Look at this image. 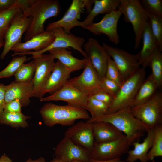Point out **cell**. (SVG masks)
Segmentation results:
<instances>
[{
	"label": "cell",
	"instance_id": "1",
	"mask_svg": "<svg viewBox=\"0 0 162 162\" xmlns=\"http://www.w3.org/2000/svg\"><path fill=\"white\" fill-rule=\"evenodd\" d=\"M89 122L101 121L112 124L124 133L130 145L139 141L149 128L132 114L130 107L125 108L113 113L87 120Z\"/></svg>",
	"mask_w": 162,
	"mask_h": 162
},
{
	"label": "cell",
	"instance_id": "2",
	"mask_svg": "<svg viewBox=\"0 0 162 162\" xmlns=\"http://www.w3.org/2000/svg\"><path fill=\"white\" fill-rule=\"evenodd\" d=\"M40 113L44 123L49 127L56 124L71 126L77 119L88 120L91 117L85 109L68 104L58 105L51 102L45 104Z\"/></svg>",
	"mask_w": 162,
	"mask_h": 162
},
{
	"label": "cell",
	"instance_id": "3",
	"mask_svg": "<svg viewBox=\"0 0 162 162\" xmlns=\"http://www.w3.org/2000/svg\"><path fill=\"white\" fill-rule=\"evenodd\" d=\"M60 11L58 0H33L31 5L22 12L24 16H30L32 18L31 23L25 34V41L44 32L45 21L50 18L57 16Z\"/></svg>",
	"mask_w": 162,
	"mask_h": 162
},
{
	"label": "cell",
	"instance_id": "4",
	"mask_svg": "<svg viewBox=\"0 0 162 162\" xmlns=\"http://www.w3.org/2000/svg\"><path fill=\"white\" fill-rule=\"evenodd\" d=\"M145 68H140L124 81L114 98L106 115L130 107L139 89L145 80Z\"/></svg>",
	"mask_w": 162,
	"mask_h": 162
},
{
	"label": "cell",
	"instance_id": "5",
	"mask_svg": "<svg viewBox=\"0 0 162 162\" xmlns=\"http://www.w3.org/2000/svg\"><path fill=\"white\" fill-rule=\"evenodd\" d=\"M118 10L123 15L124 20L131 23L135 34L134 48L140 46L145 25L149 19V12L139 0H120Z\"/></svg>",
	"mask_w": 162,
	"mask_h": 162
},
{
	"label": "cell",
	"instance_id": "6",
	"mask_svg": "<svg viewBox=\"0 0 162 162\" xmlns=\"http://www.w3.org/2000/svg\"><path fill=\"white\" fill-rule=\"evenodd\" d=\"M130 110L135 117L149 129L162 125V92L157 91L148 101L131 107Z\"/></svg>",
	"mask_w": 162,
	"mask_h": 162
},
{
	"label": "cell",
	"instance_id": "7",
	"mask_svg": "<svg viewBox=\"0 0 162 162\" xmlns=\"http://www.w3.org/2000/svg\"><path fill=\"white\" fill-rule=\"evenodd\" d=\"M102 46L112 58L117 68L122 84L140 68L138 53L130 54L106 43H103Z\"/></svg>",
	"mask_w": 162,
	"mask_h": 162
},
{
	"label": "cell",
	"instance_id": "8",
	"mask_svg": "<svg viewBox=\"0 0 162 162\" xmlns=\"http://www.w3.org/2000/svg\"><path fill=\"white\" fill-rule=\"evenodd\" d=\"M51 31L55 36V39L52 44L45 49L39 51H31L25 53H18V55H31L33 57L44 54L50 50L56 48H69L72 47L80 53L86 58L87 56L82 49L85 40L81 37H78L70 33L66 32L62 28H57Z\"/></svg>",
	"mask_w": 162,
	"mask_h": 162
},
{
	"label": "cell",
	"instance_id": "9",
	"mask_svg": "<svg viewBox=\"0 0 162 162\" xmlns=\"http://www.w3.org/2000/svg\"><path fill=\"white\" fill-rule=\"evenodd\" d=\"M93 4L90 0H73L66 12L60 20L50 23L45 31H50L57 28H62L68 34L73 28L81 26V22L79 21L80 15L83 12L84 8L89 10Z\"/></svg>",
	"mask_w": 162,
	"mask_h": 162
},
{
	"label": "cell",
	"instance_id": "10",
	"mask_svg": "<svg viewBox=\"0 0 162 162\" xmlns=\"http://www.w3.org/2000/svg\"><path fill=\"white\" fill-rule=\"evenodd\" d=\"M130 145L123 134L118 139L102 143H95L91 155L92 158L100 160L120 158L127 153Z\"/></svg>",
	"mask_w": 162,
	"mask_h": 162
},
{
	"label": "cell",
	"instance_id": "11",
	"mask_svg": "<svg viewBox=\"0 0 162 162\" xmlns=\"http://www.w3.org/2000/svg\"><path fill=\"white\" fill-rule=\"evenodd\" d=\"M32 20L31 16H24L22 12L15 16L5 35L4 48L0 56L1 59L4 58L15 44L21 42L22 36L28 30Z\"/></svg>",
	"mask_w": 162,
	"mask_h": 162
},
{
	"label": "cell",
	"instance_id": "12",
	"mask_svg": "<svg viewBox=\"0 0 162 162\" xmlns=\"http://www.w3.org/2000/svg\"><path fill=\"white\" fill-rule=\"evenodd\" d=\"M32 58L35 62L36 67L32 79L33 87L31 97L39 98L41 91L45 86L53 70L55 58L50 53Z\"/></svg>",
	"mask_w": 162,
	"mask_h": 162
},
{
	"label": "cell",
	"instance_id": "13",
	"mask_svg": "<svg viewBox=\"0 0 162 162\" xmlns=\"http://www.w3.org/2000/svg\"><path fill=\"white\" fill-rule=\"evenodd\" d=\"M55 155V158L64 162L77 160L82 162H90L92 159L90 152L65 136L56 146Z\"/></svg>",
	"mask_w": 162,
	"mask_h": 162
},
{
	"label": "cell",
	"instance_id": "14",
	"mask_svg": "<svg viewBox=\"0 0 162 162\" xmlns=\"http://www.w3.org/2000/svg\"><path fill=\"white\" fill-rule=\"evenodd\" d=\"M87 58V63L82 73L78 77L69 79L67 82L90 95L101 89V78Z\"/></svg>",
	"mask_w": 162,
	"mask_h": 162
},
{
	"label": "cell",
	"instance_id": "15",
	"mask_svg": "<svg viewBox=\"0 0 162 162\" xmlns=\"http://www.w3.org/2000/svg\"><path fill=\"white\" fill-rule=\"evenodd\" d=\"M122 14L118 10L112 11L106 14L99 22L93 23L86 29L94 35L105 34L111 42L117 44L120 42L117 24Z\"/></svg>",
	"mask_w": 162,
	"mask_h": 162
},
{
	"label": "cell",
	"instance_id": "16",
	"mask_svg": "<svg viewBox=\"0 0 162 162\" xmlns=\"http://www.w3.org/2000/svg\"><path fill=\"white\" fill-rule=\"evenodd\" d=\"M64 136L91 152L92 151L95 140L92 123L87 121L78 122L67 129Z\"/></svg>",
	"mask_w": 162,
	"mask_h": 162
},
{
	"label": "cell",
	"instance_id": "17",
	"mask_svg": "<svg viewBox=\"0 0 162 162\" xmlns=\"http://www.w3.org/2000/svg\"><path fill=\"white\" fill-rule=\"evenodd\" d=\"M89 96L67 82L59 91L49 96L43 97L40 99V101H64L68 104L85 109Z\"/></svg>",
	"mask_w": 162,
	"mask_h": 162
},
{
	"label": "cell",
	"instance_id": "18",
	"mask_svg": "<svg viewBox=\"0 0 162 162\" xmlns=\"http://www.w3.org/2000/svg\"><path fill=\"white\" fill-rule=\"evenodd\" d=\"M85 52L93 66L101 78L105 76L107 69V53L96 39L89 38L84 44Z\"/></svg>",
	"mask_w": 162,
	"mask_h": 162
},
{
	"label": "cell",
	"instance_id": "19",
	"mask_svg": "<svg viewBox=\"0 0 162 162\" xmlns=\"http://www.w3.org/2000/svg\"><path fill=\"white\" fill-rule=\"evenodd\" d=\"M71 72L59 61L55 63L53 70L39 96L40 99L46 93L52 94L61 89L69 79Z\"/></svg>",
	"mask_w": 162,
	"mask_h": 162
},
{
	"label": "cell",
	"instance_id": "20",
	"mask_svg": "<svg viewBox=\"0 0 162 162\" xmlns=\"http://www.w3.org/2000/svg\"><path fill=\"white\" fill-rule=\"evenodd\" d=\"M54 39V35L51 31L45 30L27 41L17 43L10 51H14V53L40 51L50 46Z\"/></svg>",
	"mask_w": 162,
	"mask_h": 162
},
{
	"label": "cell",
	"instance_id": "21",
	"mask_svg": "<svg viewBox=\"0 0 162 162\" xmlns=\"http://www.w3.org/2000/svg\"><path fill=\"white\" fill-rule=\"evenodd\" d=\"M32 80L27 82L13 81L5 86V104L11 100H18L22 107L28 105L33 90Z\"/></svg>",
	"mask_w": 162,
	"mask_h": 162
},
{
	"label": "cell",
	"instance_id": "22",
	"mask_svg": "<svg viewBox=\"0 0 162 162\" xmlns=\"http://www.w3.org/2000/svg\"><path fill=\"white\" fill-rule=\"evenodd\" d=\"M95 143H102L116 140L124 134L112 124L104 122H92Z\"/></svg>",
	"mask_w": 162,
	"mask_h": 162
},
{
	"label": "cell",
	"instance_id": "23",
	"mask_svg": "<svg viewBox=\"0 0 162 162\" xmlns=\"http://www.w3.org/2000/svg\"><path fill=\"white\" fill-rule=\"evenodd\" d=\"M143 46L138 53L139 64L145 68L149 66L150 59L155 48L158 47L155 39L152 33L150 23L148 21L146 23L143 30Z\"/></svg>",
	"mask_w": 162,
	"mask_h": 162
},
{
	"label": "cell",
	"instance_id": "24",
	"mask_svg": "<svg viewBox=\"0 0 162 162\" xmlns=\"http://www.w3.org/2000/svg\"><path fill=\"white\" fill-rule=\"evenodd\" d=\"M48 52L71 73L84 68L88 61V58L79 59L74 57L72 55V52L66 48L55 49Z\"/></svg>",
	"mask_w": 162,
	"mask_h": 162
},
{
	"label": "cell",
	"instance_id": "25",
	"mask_svg": "<svg viewBox=\"0 0 162 162\" xmlns=\"http://www.w3.org/2000/svg\"><path fill=\"white\" fill-rule=\"evenodd\" d=\"M147 136L143 142L140 143L139 141L135 142L133 145V150H128V155L126 160L127 162H135L139 160L141 162H148L147 154L149 150L152 148L154 142L155 132L154 129H149L147 132Z\"/></svg>",
	"mask_w": 162,
	"mask_h": 162
},
{
	"label": "cell",
	"instance_id": "26",
	"mask_svg": "<svg viewBox=\"0 0 162 162\" xmlns=\"http://www.w3.org/2000/svg\"><path fill=\"white\" fill-rule=\"evenodd\" d=\"M120 0H94V6L85 19L81 22V27L86 28L93 23L95 17L99 14H108L117 10Z\"/></svg>",
	"mask_w": 162,
	"mask_h": 162
},
{
	"label": "cell",
	"instance_id": "27",
	"mask_svg": "<svg viewBox=\"0 0 162 162\" xmlns=\"http://www.w3.org/2000/svg\"><path fill=\"white\" fill-rule=\"evenodd\" d=\"M158 89V86L150 74L139 89L131 107L138 106L149 100Z\"/></svg>",
	"mask_w": 162,
	"mask_h": 162
},
{
	"label": "cell",
	"instance_id": "28",
	"mask_svg": "<svg viewBox=\"0 0 162 162\" xmlns=\"http://www.w3.org/2000/svg\"><path fill=\"white\" fill-rule=\"evenodd\" d=\"M22 12L21 8L15 2L9 9L0 10V42H4L5 34L12 20L18 13Z\"/></svg>",
	"mask_w": 162,
	"mask_h": 162
},
{
	"label": "cell",
	"instance_id": "29",
	"mask_svg": "<svg viewBox=\"0 0 162 162\" xmlns=\"http://www.w3.org/2000/svg\"><path fill=\"white\" fill-rule=\"evenodd\" d=\"M29 116L22 112L12 113L3 111L0 115V124L15 128H26L28 126L27 120Z\"/></svg>",
	"mask_w": 162,
	"mask_h": 162
},
{
	"label": "cell",
	"instance_id": "30",
	"mask_svg": "<svg viewBox=\"0 0 162 162\" xmlns=\"http://www.w3.org/2000/svg\"><path fill=\"white\" fill-rule=\"evenodd\" d=\"M149 66L152 69L151 74L158 89L161 88L162 86V53L158 47L154 51Z\"/></svg>",
	"mask_w": 162,
	"mask_h": 162
},
{
	"label": "cell",
	"instance_id": "31",
	"mask_svg": "<svg viewBox=\"0 0 162 162\" xmlns=\"http://www.w3.org/2000/svg\"><path fill=\"white\" fill-rule=\"evenodd\" d=\"M36 64L33 60L30 62L22 64L14 76L16 82H27L32 80L36 70Z\"/></svg>",
	"mask_w": 162,
	"mask_h": 162
},
{
	"label": "cell",
	"instance_id": "32",
	"mask_svg": "<svg viewBox=\"0 0 162 162\" xmlns=\"http://www.w3.org/2000/svg\"><path fill=\"white\" fill-rule=\"evenodd\" d=\"M149 12V11H148ZM149 12V19L152 33L159 50L162 51V18Z\"/></svg>",
	"mask_w": 162,
	"mask_h": 162
},
{
	"label": "cell",
	"instance_id": "33",
	"mask_svg": "<svg viewBox=\"0 0 162 162\" xmlns=\"http://www.w3.org/2000/svg\"><path fill=\"white\" fill-rule=\"evenodd\" d=\"M109 107L106 104L89 96L85 109L91 113V118H94L106 115Z\"/></svg>",
	"mask_w": 162,
	"mask_h": 162
},
{
	"label": "cell",
	"instance_id": "34",
	"mask_svg": "<svg viewBox=\"0 0 162 162\" xmlns=\"http://www.w3.org/2000/svg\"><path fill=\"white\" fill-rule=\"evenodd\" d=\"M154 130L155 136L154 142L147 154L148 161L154 160L155 157L162 156V125L157 127Z\"/></svg>",
	"mask_w": 162,
	"mask_h": 162
},
{
	"label": "cell",
	"instance_id": "35",
	"mask_svg": "<svg viewBox=\"0 0 162 162\" xmlns=\"http://www.w3.org/2000/svg\"><path fill=\"white\" fill-rule=\"evenodd\" d=\"M27 60L25 55L14 57L8 65L0 71V78H10L14 75L20 67Z\"/></svg>",
	"mask_w": 162,
	"mask_h": 162
},
{
	"label": "cell",
	"instance_id": "36",
	"mask_svg": "<svg viewBox=\"0 0 162 162\" xmlns=\"http://www.w3.org/2000/svg\"><path fill=\"white\" fill-rule=\"evenodd\" d=\"M105 77L116 82L120 87L122 85L119 71L111 58L109 55Z\"/></svg>",
	"mask_w": 162,
	"mask_h": 162
},
{
	"label": "cell",
	"instance_id": "37",
	"mask_svg": "<svg viewBox=\"0 0 162 162\" xmlns=\"http://www.w3.org/2000/svg\"><path fill=\"white\" fill-rule=\"evenodd\" d=\"M140 1L145 9L162 18V0H141Z\"/></svg>",
	"mask_w": 162,
	"mask_h": 162
},
{
	"label": "cell",
	"instance_id": "38",
	"mask_svg": "<svg viewBox=\"0 0 162 162\" xmlns=\"http://www.w3.org/2000/svg\"><path fill=\"white\" fill-rule=\"evenodd\" d=\"M101 89L114 98L118 93L120 86L114 81L105 76L101 78Z\"/></svg>",
	"mask_w": 162,
	"mask_h": 162
},
{
	"label": "cell",
	"instance_id": "39",
	"mask_svg": "<svg viewBox=\"0 0 162 162\" xmlns=\"http://www.w3.org/2000/svg\"><path fill=\"white\" fill-rule=\"evenodd\" d=\"M89 96L104 103L109 107L112 103L114 98L113 97L101 89Z\"/></svg>",
	"mask_w": 162,
	"mask_h": 162
},
{
	"label": "cell",
	"instance_id": "40",
	"mask_svg": "<svg viewBox=\"0 0 162 162\" xmlns=\"http://www.w3.org/2000/svg\"><path fill=\"white\" fill-rule=\"evenodd\" d=\"M22 106L18 99L11 100L5 104L4 111L12 113H21Z\"/></svg>",
	"mask_w": 162,
	"mask_h": 162
},
{
	"label": "cell",
	"instance_id": "41",
	"mask_svg": "<svg viewBox=\"0 0 162 162\" xmlns=\"http://www.w3.org/2000/svg\"><path fill=\"white\" fill-rule=\"evenodd\" d=\"M5 86L0 83V115L4 111L5 105Z\"/></svg>",
	"mask_w": 162,
	"mask_h": 162
},
{
	"label": "cell",
	"instance_id": "42",
	"mask_svg": "<svg viewBox=\"0 0 162 162\" xmlns=\"http://www.w3.org/2000/svg\"><path fill=\"white\" fill-rule=\"evenodd\" d=\"M33 1V0H15V2L18 5L23 12L31 5Z\"/></svg>",
	"mask_w": 162,
	"mask_h": 162
},
{
	"label": "cell",
	"instance_id": "43",
	"mask_svg": "<svg viewBox=\"0 0 162 162\" xmlns=\"http://www.w3.org/2000/svg\"><path fill=\"white\" fill-rule=\"evenodd\" d=\"M15 0H0V10L8 9L15 3Z\"/></svg>",
	"mask_w": 162,
	"mask_h": 162
},
{
	"label": "cell",
	"instance_id": "44",
	"mask_svg": "<svg viewBox=\"0 0 162 162\" xmlns=\"http://www.w3.org/2000/svg\"><path fill=\"white\" fill-rule=\"evenodd\" d=\"M125 161L122 160L121 158H119L116 159L106 160H95L92 158L90 162H124Z\"/></svg>",
	"mask_w": 162,
	"mask_h": 162
},
{
	"label": "cell",
	"instance_id": "45",
	"mask_svg": "<svg viewBox=\"0 0 162 162\" xmlns=\"http://www.w3.org/2000/svg\"><path fill=\"white\" fill-rule=\"evenodd\" d=\"M0 162H13V161L8 156L4 154L0 157Z\"/></svg>",
	"mask_w": 162,
	"mask_h": 162
},
{
	"label": "cell",
	"instance_id": "46",
	"mask_svg": "<svg viewBox=\"0 0 162 162\" xmlns=\"http://www.w3.org/2000/svg\"><path fill=\"white\" fill-rule=\"evenodd\" d=\"M26 162H46L44 158L40 157L35 160L28 159Z\"/></svg>",
	"mask_w": 162,
	"mask_h": 162
},
{
	"label": "cell",
	"instance_id": "47",
	"mask_svg": "<svg viewBox=\"0 0 162 162\" xmlns=\"http://www.w3.org/2000/svg\"><path fill=\"white\" fill-rule=\"evenodd\" d=\"M50 162H64L55 158Z\"/></svg>",
	"mask_w": 162,
	"mask_h": 162
},
{
	"label": "cell",
	"instance_id": "48",
	"mask_svg": "<svg viewBox=\"0 0 162 162\" xmlns=\"http://www.w3.org/2000/svg\"><path fill=\"white\" fill-rule=\"evenodd\" d=\"M4 42H0V48L2 46H4Z\"/></svg>",
	"mask_w": 162,
	"mask_h": 162
},
{
	"label": "cell",
	"instance_id": "49",
	"mask_svg": "<svg viewBox=\"0 0 162 162\" xmlns=\"http://www.w3.org/2000/svg\"><path fill=\"white\" fill-rule=\"evenodd\" d=\"M70 162H82L80 160H73Z\"/></svg>",
	"mask_w": 162,
	"mask_h": 162
},
{
	"label": "cell",
	"instance_id": "50",
	"mask_svg": "<svg viewBox=\"0 0 162 162\" xmlns=\"http://www.w3.org/2000/svg\"><path fill=\"white\" fill-rule=\"evenodd\" d=\"M152 162H156L154 160H152Z\"/></svg>",
	"mask_w": 162,
	"mask_h": 162
}]
</instances>
